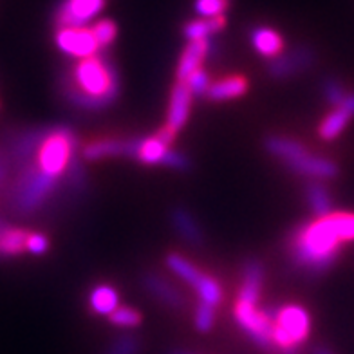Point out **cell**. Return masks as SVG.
Wrapping results in <instances>:
<instances>
[{"label": "cell", "mask_w": 354, "mask_h": 354, "mask_svg": "<svg viewBox=\"0 0 354 354\" xmlns=\"http://www.w3.org/2000/svg\"><path fill=\"white\" fill-rule=\"evenodd\" d=\"M111 322L114 324V326L125 327V329H129V327L140 326L141 317H140V313L134 311V309L122 308V306H120V308H118L116 311L111 315Z\"/></svg>", "instance_id": "obj_30"}, {"label": "cell", "mask_w": 354, "mask_h": 354, "mask_svg": "<svg viewBox=\"0 0 354 354\" xmlns=\"http://www.w3.org/2000/svg\"><path fill=\"white\" fill-rule=\"evenodd\" d=\"M215 322V308L208 306V304L199 302L196 309V327L201 333L212 331Z\"/></svg>", "instance_id": "obj_32"}, {"label": "cell", "mask_w": 354, "mask_h": 354, "mask_svg": "<svg viewBox=\"0 0 354 354\" xmlns=\"http://www.w3.org/2000/svg\"><path fill=\"white\" fill-rule=\"evenodd\" d=\"M224 26H226L224 15L214 17V19H197L188 22L183 29V33L188 38V42H197V40H208L214 33H219Z\"/></svg>", "instance_id": "obj_17"}, {"label": "cell", "mask_w": 354, "mask_h": 354, "mask_svg": "<svg viewBox=\"0 0 354 354\" xmlns=\"http://www.w3.org/2000/svg\"><path fill=\"white\" fill-rule=\"evenodd\" d=\"M55 40L64 55L76 60L98 55L100 51L98 40L94 37L93 29L88 28H58Z\"/></svg>", "instance_id": "obj_9"}, {"label": "cell", "mask_w": 354, "mask_h": 354, "mask_svg": "<svg viewBox=\"0 0 354 354\" xmlns=\"http://www.w3.org/2000/svg\"><path fill=\"white\" fill-rule=\"evenodd\" d=\"M88 306L96 315H107L111 317L112 313L120 308V297H118V291L112 286L100 284L96 288H93L91 295H88Z\"/></svg>", "instance_id": "obj_16"}, {"label": "cell", "mask_w": 354, "mask_h": 354, "mask_svg": "<svg viewBox=\"0 0 354 354\" xmlns=\"http://www.w3.org/2000/svg\"><path fill=\"white\" fill-rule=\"evenodd\" d=\"M185 84L188 85V88H190V93L194 94V96H205V94H208V88H210L212 85L210 76H208V73L203 69H197L196 73H192Z\"/></svg>", "instance_id": "obj_31"}, {"label": "cell", "mask_w": 354, "mask_h": 354, "mask_svg": "<svg viewBox=\"0 0 354 354\" xmlns=\"http://www.w3.org/2000/svg\"><path fill=\"white\" fill-rule=\"evenodd\" d=\"M313 62H315V53H313L311 47L300 46L295 47L293 51L275 56L270 62L268 71L275 78H288V76H293L311 67Z\"/></svg>", "instance_id": "obj_10"}, {"label": "cell", "mask_w": 354, "mask_h": 354, "mask_svg": "<svg viewBox=\"0 0 354 354\" xmlns=\"http://www.w3.org/2000/svg\"><path fill=\"white\" fill-rule=\"evenodd\" d=\"M112 156H127V141L120 140H98L93 141L84 149V158L98 161Z\"/></svg>", "instance_id": "obj_21"}, {"label": "cell", "mask_w": 354, "mask_h": 354, "mask_svg": "<svg viewBox=\"0 0 354 354\" xmlns=\"http://www.w3.org/2000/svg\"><path fill=\"white\" fill-rule=\"evenodd\" d=\"M190 88L185 82H177L174 87L172 96H170V105H168V116H167V127L172 132H179L187 123L188 116H190V105H192Z\"/></svg>", "instance_id": "obj_11"}, {"label": "cell", "mask_w": 354, "mask_h": 354, "mask_svg": "<svg viewBox=\"0 0 354 354\" xmlns=\"http://www.w3.org/2000/svg\"><path fill=\"white\" fill-rule=\"evenodd\" d=\"M306 199H308L309 206H311V212L317 215V217H326V215L331 214V196H329V190H327L322 183H309L308 188H306Z\"/></svg>", "instance_id": "obj_20"}, {"label": "cell", "mask_w": 354, "mask_h": 354, "mask_svg": "<svg viewBox=\"0 0 354 354\" xmlns=\"http://www.w3.org/2000/svg\"><path fill=\"white\" fill-rule=\"evenodd\" d=\"M311 331L309 313L297 304H289L280 309H273V345L282 353H293L300 344L306 342Z\"/></svg>", "instance_id": "obj_6"}, {"label": "cell", "mask_w": 354, "mask_h": 354, "mask_svg": "<svg viewBox=\"0 0 354 354\" xmlns=\"http://www.w3.org/2000/svg\"><path fill=\"white\" fill-rule=\"evenodd\" d=\"M167 266L174 275L179 277L181 280H185V282H187L188 286H192V288L199 282L201 277L205 275L197 266H194L188 259H185L183 255H177V253H170V255L167 257Z\"/></svg>", "instance_id": "obj_23"}, {"label": "cell", "mask_w": 354, "mask_h": 354, "mask_svg": "<svg viewBox=\"0 0 354 354\" xmlns=\"http://www.w3.org/2000/svg\"><path fill=\"white\" fill-rule=\"evenodd\" d=\"M60 179L47 176L38 167L37 161H29L20 167L19 176L13 181L8 194V205L11 212L17 215H31L40 206L46 205V201L56 190Z\"/></svg>", "instance_id": "obj_3"}, {"label": "cell", "mask_w": 354, "mask_h": 354, "mask_svg": "<svg viewBox=\"0 0 354 354\" xmlns=\"http://www.w3.org/2000/svg\"><path fill=\"white\" fill-rule=\"evenodd\" d=\"M46 134V129H35V131H26L20 132L19 136H15L10 145L11 161L15 165H19V167H24L26 163H29L37 156Z\"/></svg>", "instance_id": "obj_12"}, {"label": "cell", "mask_w": 354, "mask_h": 354, "mask_svg": "<svg viewBox=\"0 0 354 354\" xmlns=\"http://www.w3.org/2000/svg\"><path fill=\"white\" fill-rule=\"evenodd\" d=\"M172 354H194V353H188V351H174Z\"/></svg>", "instance_id": "obj_37"}, {"label": "cell", "mask_w": 354, "mask_h": 354, "mask_svg": "<svg viewBox=\"0 0 354 354\" xmlns=\"http://www.w3.org/2000/svg\"><path fill=\"white\" fill-rule=\"evenodd\" d=\"M143 286L154 299H158L159 302L168 306V308L181 309L185 306L183 295L177 291L176 286L170 284L163 277L156 275V273H149V275L143 277Z\"/></svg>", "instance_id": "obj_13"}, {"label": "cell", "mask_w": 354, "mask_h": 354, "mask_svg": "<svg viewBox=\"0 0 354 354\" xmlns=\"http://www.w3.org/2000/svg\"><path fill=\"white\" fill-rule=\"evenodd\" d=\"M233 315H235V320L241 326V329L259 347H262V349H271L273 347V338H271V331H273V309L261 311L257 306L237 302Z\"/></svg>", "instance_id": "obj_7"}, {"label": "cell", "mask_w": 354, "mask_h": 354, "mask_svg": "<svg viewBox=\"0 0 354 354\" xmlns=\"http://www.w3.org/2000/svg\"><path fill=\"white\" fill-rule=\"evenodd\" d=\"M165 167H170V168H176V170H183V168H188V159L185 158V154L181 152H177V150H168L167 156H165L163 163Z\"/></svg>", "instance_id": "obj_34"}, {"label": "cell", "mask_w": 354, "mask_h": 354, "mask_svg": "<svg viewBox=\"0 0 354 354\" xmlns=\"http://www.w3.org/2000/svg\"><path fill=\"white\" fill-rule=\"evenodd\" d=\"M120 76L111 60L100 55L78 60L64 80V93L73 105L87 111L107 107L116 100Z\"/></svg>", "instance_id": "obj_2"}, {"label": "cell", "mask_w": 354, "mask_h": 354, "mask_svg": "<svg viewBox=\"0 0 354 354\" xmlns=\"http://www.w3.org/2000/svg\"><path fill=\"white\" fill-rule=\"evenodd\" d=\"M353 120L349 112L345 111L344 107H335V111H331L324 118V122L318 127V134L324 141H333L336 140L342 132L345 131V127L349 125V122Z\"/></svg>", "instance_id": "obj_19"}, {"label": "cell", "mask_w": 354, "mask_h": 354, "mask_svg": "<svg viewBox=\"0 0 354 354\" xmlns=\"http://www.w3.org/2000/svg\"><path fill=\"white\" fill-rule=\"evenodd\" d=\"M354 241V214H329L291 235V259L304 271L320 275L338 261L342 244Z\"/></svg>", "instance_id": "obj_1"}, {"label": "cell", "mask_w": 354, "mask_h": 354, "mask_svg": "<svg viewBox=\"0 0 354 354\" xmlns=\"http://www.w3.org/2000/svg\"><path fill=\"white\" fill-rule=\"evenodd\" d=\"M49 248V241L47 237H44L42 233H28V239H26V250L33 255H42L47 252Z\"/></svg>", "instance_id": "obj_33"}, {"label": "cell", "mask_w": 354, "mask_h": 354, "mask_svg": "<svg viewBox=\"0 0 354 354\" xmlns=\"http://www.w3.org/2000/svg\"><path fill=\"white\" fill-rule=\"evenodd\" d=\"M93 33L94 37H96V40H98L100 47H109L114 40H116L118 28H116V24L112 22V20L103 19L94 24Z\"/></svg>", "instance_id": "obj_27"}, {"label": "cell", "mask_w": 354, "mask_h": 354, "mask_svg": "<svg viewBox=\"0 0 354 354\" xmlns=\"http://www.w3.org/2000/svg\"><path fill=\"white\" fill-rule=\"evenodd\" d=\"M141 342L138 336L125 335L120 336L112 342L111 347L105 351V354H140Z\"/></svg>", "instance_id": "obj_28"}, {"label": "cell", "mask_w": 354, "mask_h": 354, "mask_svg": "<svg viewBox=\"0 0 354 354\" xmlns=\"http://www.w3.org/2000/svg\"><path fill=\"white\" fill-rule=\"evenodd\" d=\"M29 232L11 228L10 224L0 232V257H15L26 250V239Z\"/></svg>", "instance_id": "obj_24"}, {"label": "cell", "mask_w": 354, "mask_h": 354, "mask_svg": "<svg viewBox=\"0 0 354 354\" xmlns=\"http://www.w3.org/2000/svg\"><path fill=\"white\" fill-rule=\"evenodd\" d=\"M315 354H335L331 349H327V347H317Z\"/></svg>", "instance_id": "obj_36"}, {"label": "cell", "mask_w": 354, "mask_h": 354, "mask_svg": "<svg viewBox=\"0 0 354 354\" xmlns=\"http://www.w3.org/2000/svg\"><path fill=\"white\" fill-rule=\"evenodd\" d=\"M174 138H176V132L165 127L163 131L156 132L152 138L127 141V156H131L145 165H161L167 152L170 150Z\"/></svg>", "instance_id": "obj_8"}, {"label": "cell", "mask_w": 354, "mask_h": 354, "mask_svg": "<svg viewBox=\"0 0 354 354\" xmlns=\"http://www.w3.org/2000/svg\"><path fill=\"white\" fill-rule=\"evenodd\" d=\"M75 150L76 136L66 127H58L47 131L33 159L47 176L62 179V176H66L69 165L73 163V159L76 158Z\"/></svg>", "instance_id": "obj_5"}, {"label": "cell", "mask_w": 354, "mask_h": 354, "mask_svg": "<svg viewBox=\"0 0 354 354\" xmlns=\"http://www.w3.org/2000/svg\"><path fill=\"white\" fill-rule=\"evenodd\" d=\"M6 177H8V167H6V163L0 159V185L6 181Z\"/></svg>", "instance_id": "obj_35"}, {"label": "cell", "mask_w": 354, "mask_h": 354, "mask_svg": "<svg viewBox=\"0 0 354 354\" xmlns=\"http://www.w3.org/2000/svg\"><path fill=\"white\" fill-rule=\"evenodd\" d=\"M324 98H326V102L329 103V105H333V107H338V105H342V102L345 100V96H347V91H345L344 85L338 82V80L335 78H329L324 82Z\"/></svg>", "instance_id": "obj_29"}, {"label": "cell", "mask_w": 354, "mask_h": 354, "mask_svg": "<svg viewBox=\"0 0 354 354\" xmlns=\"http://www.w3.org/2000/svg\"><path fill=\"white\" fill-rule=\"evenodd\" d=\"M194 289H196L201 302L208 304L212 308H217L223 302V288H221V284L214 277L206 275V273L201 277V280L194 286Z\"/></svg>", "instance_id": "obj_25"}, {"label": "cell", "mask_w": 354, "mask_h": 354, "mask_svg": "<svg viewBox=\"0 0 354 354\" xmlns=\"http://www.w3.org/2000/svg\"><path fill=\"white\" fill-rule=\"evenodd\" d=\"M172 223L176 226V230L179 232L187 243L190 244H201L203 243V233H201L199 224L196 223V219L192 217L190 212L183 210V208H176L172 214Z\"/></svg>", "instance_id": "obj_22"}, {"label": "cell", "mask_w": 354, "mask_h": 354, "mask_svg": "<svg viewBox=\"0 0 354 354\" xmlns=\"http://www.w3.org/2000/svg\"><path fill=\"white\" fill-rule=\"evenodd\" d=\"M230 8V0H196L194 10L201 19H214L223 17L224 11Z\"/></svg>", "instance_id": "obj_26"}, {"label": "cell", "mask_w": 354, "mask_h": 354, "mask_svg": "<svg viewBox=\"0 0 354 354\" xmlns=\"http://www.w3.org/2000/svg\"><path fill=\"white\" fill-rule=\"evenodd\" d=\"M210 49V40H197V42L188 44L187 49L183 51L179 66H177V80L179 82H187L192 73H196L197 69H201V64L208 56Z\"/></svg>", "instance_id": "obj_14"}, {"label": "cell", "mask_w": 354, "mask_h": 354, "mask_svg": "<svg viewBox=\"0 0 354 354\" xmlns=\"http://www.w3.org/2000/svg\"><path fill=\"white\" fill-rule=\"evenodd\" d=\"M248 82L243 76H228V78H223L219 82L210 85L208 88V96L215 102H224V100H233L243 96L246 93Z\"/></svg>", "instance_id": "obj_18"}, {"label": "cell", "mask_w": 354, "mask_h": 354, "mask_svg": "<svg viewBox=\"0 0 354 354\" xmlns=\"http://www.w3.org/2000/svg\"><path fill=\"white\" fill-rule=\"evenodd\" d=\"M266 149L277 159L284 161V165H288L293 172L304 177H313L322 181V179H333L338 176V167L335 161L311 154L299 141L279 136V138H270L266 141Z\"/></svg>", "instance_id": "obj_4"}, {"label": "cell", "mask_w": 354, "mask_h": 354, "mask_svg": "<svg viewBox=\"0 0 354 354\" xmlns=\"http://www.w3.org/2000/svg\"><path fill=\"white\" fill-rule=\"evenodd\" d=\"M250 40H252V46L257 53L264 58H275L282 53V47H284V42H282V37L280 33H277L275 29L271 28H253L252 33H250Z\"/></svg>", "instance_id": "obj_15"}]
</instances>
